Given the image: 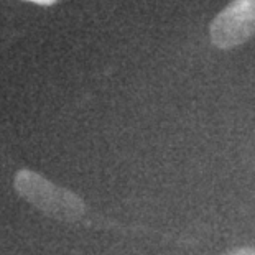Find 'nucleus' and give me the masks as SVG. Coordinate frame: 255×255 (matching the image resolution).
<instances>
[{"label": "nucleus", "instance_id": "obj_1", "mask_svg": "<svg viewBox=\"0 0 255 255\" xmlns=\"http://www.w3.org/2000/svg\"><path fill=\"white\" fill-rule=\"evenodd\" d=\"M15 189L21 198L48 218L71 222L84 214V201L66 188L56 186L31 170H20L15 175Z\"/></svg>", "mask_w": 255, "mask_h": 255}, {"label": "nucleus", "instance_id": "obj_2", "mask_svg": "<svg viewBox=\"0 0 255 255\" xmlns=\"http://www.w3.org/2000/svg\"><path fill=\"white\" fill-rule=\"evenodd\" d=\"M216 48L231 50L255 35V0H232L216 15L209 28Z\"/></svg>", "mask_w": 255, "mask_h": 255}, {"label": "nucleus", "instance_id": "obj_3", "mask_svg": "<svg viewBox=\"0 0 255 255\" xmlns=\"http://www.w3.org/2000/svg\"><path fill=\"white\" fill-rule=\"evenodd\" d=\"M224 255H255V249L254 247H239L234 251L227 252Z\"/></svg>", "mask_w": 255, "mask_h": 255}, {"label": "nucleus", "instance_id": "obj_4", "mask_svg": "<svg viewBox=\"0 0 255 255\" xmlns=\"http://www.w3.org/2000/svg\"><path fill=\"white\" fill-rule=\"evenodd\" d=\"M26 2H31V3H36V5H53V3H56L58 0H26Z\"/></svg>", "mask_w": 255, "mask_h": 255}]
</instances>
